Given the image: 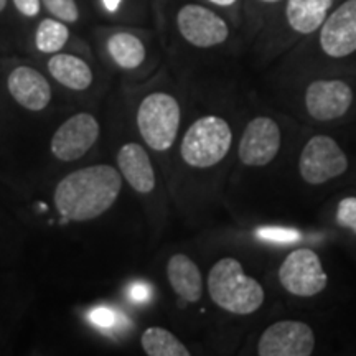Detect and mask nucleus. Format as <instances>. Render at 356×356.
I'll return each mask as SVG.
<instances>
[{
  "instance_id": "obj_1",
  "label": "nucleus",
  "mask_w": 356,
  "mask_h": 356,
  "mask_svg": "<svg viewBox=\"0 0 356 356\" xmlns=\"http://www.w3.org/2000/svg\"><path fill=\"white\" fill-rule=\"evenodd\" d=\"M122 178L111 165L81 168L60 181L55 190V204L66 220L89 221L104 215L121 191Z\"/></svg>"
},
{
  "instance_id": "obj_2",
  "label": "nucleus",
  "mask_w": 356,
  "mask_h": 356,
  "mask_svg": "<svg viewBox=\"0 0 356 356\" xmlns=\"http://www.w3.org/2000/svg\"><path fill=\"white\" fill-rule=\"evenodd\" d=\"M208 291L220 309L236 315H249L264 304V289L256 279L244 274L241 262L225 257L208 274Z\"/></svg>"
},
{
  "instance_id": "obj_3",
  "label": "nucleus",
  "mask_w": 356,
  "mask_h": 356,
  "mask_svg": "<svg viewBox=\"0 0 356 356\" xmlns=\"http://www.w3.org/2000/svg\"><path fill=\"white\" fill-rule=\"evenodd\" d=\"M233 142L228 122L216 115H204L186 131L181 157L190 167L210 168L226 157Z\"/></svg>"
},
{
  "instance_id": "obj_4",
  "label": "nucleus",
  "mask_w": 356,
  "mask_h": 356,
  "mask_svg": "<svg viewBox=\"0 0 356 356\" xmlns=\"http://www.w3.org/2000/svg\"><path fill=\"white\" fill-rule=\"evenodd\" d=\"M137 126L150 149L163 152L173 145L180 127V106L165 92H154L140 102Z\"/></svg>"
},
{
  "instance_id": "obj_5",
  "label": "nucleus",
  "mask_w": 356,
  "mask_h": 356,
  "mask_svg": "<svg viewBox=\"0 0 356 356\" xmlns=\"http://www.w3.org/2000/svg\"><path fill=\"white\" fill-rule=\"evenodd\" d=\"M299 168L307 184L320 185L343 175L348 168V159L332 137L315 136L302 150Z\"/></svg>"
},
{
  "instance_id": "obj_6",
  "label": "nucleus",
  "mask_w": 356,
  "mask_h": 356,
  "mask_svg": "<svg viewBox=\"0 0 356 356\" xmlns=\"http://www.w3.org/2000/svg\"><path fill=\"white\" fill-rule=\"evenodd\" d=\"M279 280L292 296L314 297L327 286V274L317 252L300 248L284 259L279 269Z\"/></svg>"
},
{
  "instance_id": "obj_7",
  "label": "nucleus",
  "mask_w": 356,
  "mask_h": 356,
  "mask_svg": "<svg viewBox=\"0 0 356 356\" xmlns=\"http://www.w3.org/2000/svg\"><path fill=\"white\" fill-rule=\"evenodd\" d=\"M315 348L312 328L297 320L273 323L262 333L257 353L261 356H309Z\"/></svg>"
},
{
  "instance_id": "obj_8",
  "label": "nucleus",
  "mask_w": 356,
  "mask_h": 356,
  "mask_svg": "<svg viewBox=\"0 0 356 356\" xmlns=\"http://www.w3.org/2000/svg\"><path fill=\"white\" fill-rule=\"evenodd\" d=\"M97 137H99V124L91 114L81 113L70 118L58 127L50 149L56 159L73 162L81 159L96 144Z\"/></svg>"
},
{
  "instance_id": "obj_9",
  "label": "nucleus",
  "mask_w": 356,
  "mask_h": 356,
  "mask_svg": "<svg viewBox=\"0 0 356 356\" xmlns=\"http://www.w3.org/2000/svg\"><path fill=\"white\" fill-rule=\"evenodd\" d=\"M177 25L181 37L198 48L216 47L228 38L226 22L210 8L202 6H185L177 15Z\"/></svg>"
},
{
  "instance_id": "obj_10",
  "label": "nucleus",
  "mask_w": 356,
  "mask_h": 356,
  "mask_svg": "<svg viewBox=\"0 0 356 356\" xmlns=\"http://www.w3.org/2000/svg\"><path fill=\"white\" fill-rule=\"evenodd\" d=\"M280 149V129L270 118H256L248 124L239 142V159L244 165L264 167Z\"/></svg>"
},
{
  "instance_id": "obj_11",
  "label": "nucleus",
  "mask_w": 356,
  "mask_h": 356,
  "mask_svg": "<svg viewBox=\"0 0 356 356\" xmlns=\"http://www.w3.org/2000/svg\"><path fill=\"white\" fill-rule=\"evenodd\" d=\"M320 44L332 58H343L356 51V0H346L325 19Z\"/></svg>"
},
{
  "instance_id": "obj_12",
  "label": "nucleus",
  "mask_w": 356,
  "mask_h": 356,
  "mask_svg": "<svg viewBox=\"0 0 356 356\" xmlns=\"http://www.w3.org/2000/svg\"><path fill=\"white\" fill-rule=\"evenodd\" d=\"M353 102V91L348 84L338 79L314 81L307 88L305 106L317 121H333L341 118Z\"/></svg>"
},
{
  "instance_id": "obj_13",
  "label": "nucleus",
  "mask_w": 356,
  "mask_h": 356,
  "mask_svg": "<svg viewBox=\"0 0 356 356\" xmlns=\"http://www.w3.org/2000/svg\"><path fill=\"white\" fill-rule=\"evenodd\" d=\"M7 86L13 99L19 102L22 108L38 113L50 104V83L37 70L19 66L8 74Z\"/></svg>"
},
{
  "instance_id": "obj_14",
  "label": "nucleus",
  "mask_w": 356,
  "mask_h": 356,
  "mask_svg": "<svg viewBox=\"0 0 356 356\" xmlns=\"http://www.w3.org/2000/svg\"><path fill=\"white\" fill-rule=\"evenodd\" d=\"M118 163L134 190L139 193H150L155 188V172L144 147L126 144L119 150Z\"/></svg>"
},
{
  "instance_id": "obj_15",
  "label": "nucleus",
  "mask_w": 356,
  "mask_h": 356,
  "mask_svg": "<svg viewBox=\"0 0 356 356\" xmlns=\"http://www.w3.org/2000/svg\"><path fill=\"white\" fill-rule=\"evenodd\" d=\"M167 277L178 296L186 302H198L203 293V280L198 266L185 254H175L167 264Z\"/></svg>"
},
{
  "instance_id": "obj_16",
  "label": "nucleus",
  "mask_w": 356,
  "mask_h": 356,
  "mask_svg": "<svg viewBox=\"0 0 356 356\" xmlns=\"http://www.w3.org/2000/svg\"><path fill=\"white\" fill-rule=\"evenodd\" d=\"M333 0H289L287 22L296 32L309 35L323 25Z\"/></svg>"
},
{
  "instance_id": "obj_17",
  "label": "nucleus",
  "mask_w": 356,
  "mask_h": 356,
  "mask_svg": "<svg viewBox=\"0 0 356 356\" xmlns=\"http://www.w3.org/2000/svg\"><path fill=\"white\" fill-rule=\"evenodd\" d=\"M48 70L51 76L63 86L84 91L91 86L92 73L88 63L81 58L73 55H55L48 61Z\"/></svg>"
},
{
  "instance_id": "obj_18",
  "label": "nucleus",
  "mask_w": 356,
  "mask_h": 356,
  "mask_svg": "<svg viewBox=\"0 0 356 356\" xmlns=\"http://www.w3.org/2000/svg\"><path fill=\"white\" fill-rule=\"evenodd\" d=\"M108 51L115 65L124 70H134L145 60V47L136 35L115 33L109 38Z\"/></svg>"
},
{
  "instance_id": "obj_19",
  "label": "nucleus",
  "mask_w": 356,
  "mask_h": 356,
  "mask_svg": "<svg viewBox=\"0 0 356 356\" xmlns=\"http://www.w3.org/2000/svg\"><path fill=\"white\" fill-rule=\"evenodd\" d=\"M142 348L149 356H188L190 351L172 332L150 327L140 338Z\"/></svg>"
},
{
  "instance_id": "obj_20",
  "label": "nucleus",
  "mask_w": 356,
  "mask_h": 356,
  "mask_svg": "<svg viewBox=\"0 0 356 356\" xmlns=\"http://www.w3.org/2000/svg\"><path fill=\"white\" fill-rule=\"evenodd\" d=\"M70 38V30L58 20L44 19L35 33V44L42 53H58Z\"/></svg>"
},
{
  "instance_id": "obj_21",
  "label": "nucleus",
  "mask_w": 356,
  "mask_h": 356,
  "mask_svg": "<svg viewBox=\"0 0 356 356\" xmlns=\"http://www.w3.org/2000/svg\"><path fill=\"white\" fill-rule=\"evenodd\" d=\"M47 10L56 17L58 20H65L73 24L78 20L79 10L74 0H42Z\"/></svg>"
},
{
  "instance_id": "obj_22",
  "label": "nucleus",
  "mask_w": 356,
  "mask_h": 356,
  "mask_svg": "<svg viewBox=\"0 0 356 356\" xmlns=\"http://www.w3.org/2000/svg\"><path fill=\"white\" fill-rule=\"evenodd\" d=\"M337 221L338 225L345 226V228L351 229L356 234V198L355 197L341 200L340 204H338Z\"/></svg>"
},
{
  "instance_id": "obj_23",
  "label": "nucleus",
  "mask_w": 356,
  "mask_h": 356,
  "mask_svg": "<svg viewBox=\"0 0 356 356\" xmlns=\"http://www.w3.org/2000/svg\"><path fill=\"white\" fill-rule=\"evenodd\" d=\"M259 238L274 243H296L300 239V234L296 229L286 228H262L257 231Z\"/></svg>"
},
{
  "instance_id": "obj_24",
  "label": "nucleus",
  "mask_w": 356,
  "mask_h": 356,
  "mask_svg": "<svg viewBox=\"0 0 356 356\" xmlns=\"http://www.w3.org/2000/svg\"><path fill=\"white\" fill-rule=\"evenodd\" d=\"M89 320L101 328H113L119 320V314H115L114 310L108 309V307H99L95 309L89 314Z\"/></svg>"
},
{
  "instance_id": "obj_25",
  "label": "nucleus",
  "mask_w": 356,
  "mask_h": 356,
  "mask_svg": "<svg viewBox=\"0 0 356 356\" xmlns=\"http://www.w3.org/2000/svg\"><path fill=\"white\" fill-rule=\"evenodd\" d=\"M13 3L25 17H37L40 13V0H13Z\"/></svg>"
},
{
  "instance_id": "obj_26",
  "label": "nucleus",
  "mask_w": 356,
  "mask_h": 356,
  "mask_svg": "<svg viewBox=\"0 0 356 356\" xmlns=\"http://www.w3.org/2000/svg\"><path fill=\"white\" fill-rule=\"evenodd\" d=\"M129 297H131V300L137 302V304H142V302H145L150 297V289L147 284H134L131 291H129Z\"/></svg>"
},
{
  "instance_id": "obj_27",
  "label": "nucleus",
  "mask_w": 356,
  "mask_h": 356,
  "mask_svg": "<svg viewBox=\"0 0 356 356\" xmlns=\"http://www.w3.org/2000/svg\"><path fill=\"white\" fill-rule=\"evenodd\" d=\"M102 2H104V7L108 8L109 12H115L119 6H121V0H102Z\"/></svg>"
},
{
  "instance_id": "obj_28",
  "label": "nucleus",
  "mask_w": 356,
  "mask_h": 356,
  "mask_svg": "<svg viewBox=\"0 0 356 356\" xmlns=\"http://www.w3.org/2000/svg\"><path fill=\"white\" fill-rule=\"evenodd\" d=\"M210 2L216 3V6H221V7H228V6H233L236 0H210Z\"/></svg>"
},
{
  "instance_id": "obj_29",
  "label": "nucleus",
  "mask_w": 356,
  "mask_h": 356,
  "mask_svg": "<svg viewBox=\"0 0 356 356\" xmlns=\"http://www.w3.org/2000/svg\"><path fill=\"white\" fill-rule=\"evenodd\" d=\"M7 7V0H0V12Z\"/></svg>"
},
{
  "instance_id": "obj_30",
  "label": "nucleus",
  "mask_w": 356,
  "mask_h": 356,
  "mask_svg": "<svg viewBox=\"0 0 356 356\" xmlns=\"http://www.w3.org/2000/svg\"><path fill=\"white\" fill-rule=\"evenodd\" d=\"M262 2H269V3H273V2H279V0H262Z\"/></svg>"
}]
</instances>
